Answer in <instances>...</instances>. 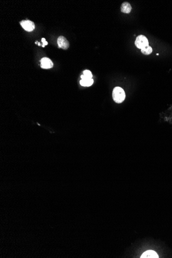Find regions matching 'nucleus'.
I'll use <instances>...</instances> for the list:
<instances>
[{
	"label": "nucleus",
	"mask_w": 172,
	"mask_h": 258,
	"mask_svg": "<svg viewBox=\"0 0 172 258\" xmlns=\"http://www.w3.org/2000/svg\"><path fill=\"white\" fill-rule=\"evenodd\" d=\"M112 97L115 102L120 104L125 100V93L121 87H116L114 88L112 92Z\"/></svg>",
	"instance_id": "1"
},
{
	"label": "nucleus",
	"mask_w": 172,
	"mask_h": 258,
	"mask_svg": "<svg viewBox=\"0 0 172 258\" xmlns=\"http://www.w3.org/2000/svg\"><path fill=\"white\" fill-rule=\"evenodd\" d=\"M135 45L138 49H142L145 46H149L148 39L145 36L139 35L137 37L135 41Z\"/></svg>",
	"instance_id": "2"
},
{
	"label": "nucleus",
	"mask_w": 172,
	"mask_h": 258,
	"mask_svg": "<svg viewBox=\"0 0 172 258\" xmlns=\"http://www.w3.org/2000/svg\"><path fill=\"white\" fill-rule=\"evenodd\" d=\"M20 24L24 30L29 32L33 31L35 28V25L33 22L28 20L21 21Z\"/></svg>",
	"instance_id": "3"
},
{
	"label": "nucleus",
	"mask_w": 172,
	"mask_h": 258,
	"mask_svg": "<svg viewBox=\"0 0 172 258\" xmlns=\"http://www.w3.org/2000/svg\"><path fill=\"white\" fill-rule=\"evenodd\" d=\"M57 44L59 48L67 50L69 47V42L64 36H59L57 39Z\"/></svg>",
	"instance_id": "4"
},
{
	"label": "nucleus",
	"mask_w": 172,
	"mask_h": 258,
	"mask_svg": "<svg viewBox=\"0 0 172 258\" xmlns=\"http://www.w3.org/2000/svg\"><path fill=\"white\" fill-rule=\"evenodd\" d=\"M41 68L44 69H51L54 64L51 59L48 57H44L41 59Z\"/></svg>",
	"instance_id": "5"
},
{
	"label": "nucleus",
	"mask_w": 172,
	"mask_h": 258,
	"mask_svg": "<svg viewBox=\"0 0 172 258\" xmlns=\"http://www.w3.org/2000/svg\"><path fill=\"white\" fill-rule=\"evenodd\" d=\"M141 258H158L159 256L157 253L154 251L149 250L144 252L142 255Z\"/></svg>",
	"instance_id": "6"
},
{
	"label": "nucleus",
	"mask_w": 172,
	"mask_h": 258,
	"mask_svg": "<svg viewBox=\"0 0 172 258\" xmlns=\"http://www.w3.org/2000/svg\"><path fill=\"white\" fill-rule=\"evenodd\" d=\"M131 5L128 2H124L121 5V10L122 13H129L131 12Z\"/></svg>",
	"instance_id": "7"
},
{
	"label": "nucleus",
	"mask_w": 172,
	"mask_h": 258,
	"mask_svg": "<svg viewBox=\"0 0 172 258\" xmlns=\"http://www.w3.org/2000/svg\"><path fill=\"white\" fill-rule=\"evenodd\" d=\"M93 83V79L92 78H85L81 79L80 81V84L84 87H89L91 86Z\"/></svg>",
	"instance_id": "8"
},
{
	"label": "nucleus",
	"mask_w": 172,
	"mask_h": 258,
	"mask_svg": "<svg viewBox=\"0 0 172 258\" xmlns=\"http://www.w3.org/2000/svg\"><path fill=\"white\" fill-rule=\"evenodd\" d=\"M152 52H153V49H152V47H151L149 46H145V47H144V48L141 49L142 53L143 54L147 55L151 54Z\"/></svg>",
	"instance_id": "9"
},
{
	"label": "nucleus",
	"mask_w": 172,
	"mask_h": 258,
	"mask_svg": "<svg viewBox=\"0 0 172 258\" xmlns=\"http://www.w3.org/2000/svg\"><path fill=\"white\" fill-rule=\"evenodd\" d=\"M92 74L91 72L89 70H85L84 71L83 75L81 76L82 79H85V78H92Z\"/></svg>",
	"instance_id": "10"
},
{
	"label": "nucleus",
	"mask_w": 172,
	"mask_h": 258,
	"mask_svg": "<svg viewBox=\"0 0 172 258\" xmlns=\"http://www.w3.org/2000/svg\"><path fill=\"white\" fill-rule=\"evenodd\" d=\"M42 42H43V45H42V47H43V48H44L45 46H46V45L48 44V42L46 41V39L44 38H42Z\"/></svg>",
	"instance_id": "11"
}]
</instances>
